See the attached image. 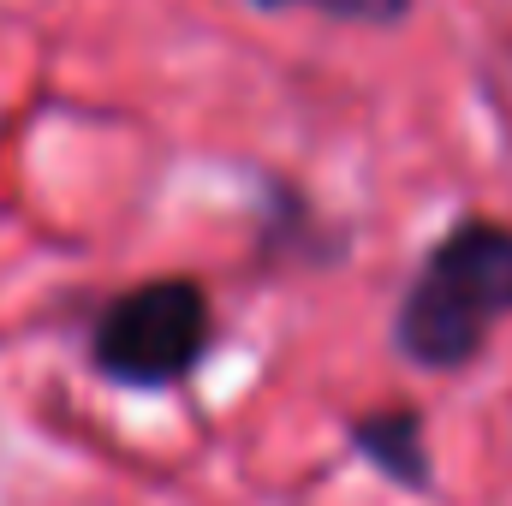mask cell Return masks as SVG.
<instances>
[{
  "label": "cell",
  "instance_id": "3",
  "mask_svg": "<svg viewBox=\"0 0 512 506\" xmlns=\"http://www.w3.org/2000/svg\"><path fill=\"white\" fill-rule=\"evenodd\" d=\"M352 447L393 477L399 489H429L435 477V459H429V435H423V417L411 405H382V411H364L352 423Z\"/></svg>",
  "mask_w": 512,
  "mask_h": 506
},
{
  "label": "cell",
  "instance_id": "4",
  "mask_svg": "<svg viewBox=\"0 0 512 506\" xmlns=\"http://www.w3.org/2000/svg\"><path fill=\"white\" fill-rule=\"evenodd\" d=\"M256 6H316L328 18H346V24H399L411 12V0H256Z\"/></svg>",
  "mask_w": 512,
  "mask_h": 506
},
{
  "label": "cell",
  "instance_id": "2",
  "mask_svg": "<svg viewBox=\"0 0 512 506\" xmlns=\"http://www.w3.org/2000/svg\"><path fill=\"white\" fill-rule=\"evenodd\" d=\"M209 340H215L209 292L185 274H161V280H143L102 304V316L90 328V358L108 381L155 393V387H173L191 376L203 364Z\"/></svg>",
  "mask_w": 512,
  "mask_h": 506
},
{
  "label": "cell",
  "instance_id": "1",
  "mask_svg": "<svg viewBox=\"0 0 512 506\" xmlns=\"http://www.w3.org/2000/svg\"><path fill=\"white\" fill-rule=\"evenodd\" d=\"M512 316V227L471 215L423 256L393 316V346L417 370H465Z\"/></svg>",
  "mask_w": 512,
  "mask_h": 506
}]
</instances>
